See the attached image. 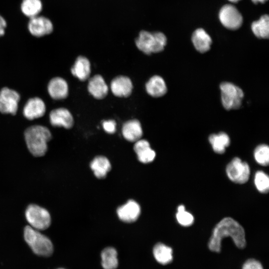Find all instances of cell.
I'll return each instance as SVG.
<instances>
[{
  "mask_svg": "<svg viewBox=\"0 0 269 269\" xmlns=\"http://www.w3.org/2000/svg\"><path fill=\"white\" fill-rule=\"evenodd\" d=\"M230 237L235 245L243 249L246 244L245 233L242 226L234 219L226 217L215 227L208 243V248L212 252L219 253L221 242L224 238Z\"/></svg>",
  "mask_w": 269,
  "mask_h": 269,
  "instance_id": "6da1fadb",
  "label": "cell"
},
{
  "mask_svg": "<svg viewBox=\"0 0 269 269\" xmlns=\"http://www.w3.org/2000/svg\"><path fill=\"white\" fill-rule=\"evenodd\" d=\"M24 136L30 153L35 157H41L47 152V143L51 139L52 134L47 127L36 125L26 129Z\"/></svg>",
  "mask_w": 269,
  "mask_h": 269,
  "instance_id": "7a4b0ae2",
  "label": "cell"
},
{
  "mask_svg": "<svg viewBox=\"0 0 269 269\" xmlns=\"http://www.w3.org/2000/svg\"><path fill=\"white\" fill-rule=\"evenodd\" d=\"M23 236L26 243L36 255L47 257L52 254L53 246L51 241L40 231L26 226Z\"/></svg>",
  "mask_w": 269,
  "mask_h": 269,
  "instance_id": "3957f363",
  "label": "cell"
},
{
  "mask_svg": "<svg viewBox=\"0 0 269 269\" xmlns=\"http://www.w3.org/2000/svg\"><path fill=\"white\" fill-rule=\"evenodd\" d=\"M166 42V37L163 33H150L145 30L139 32L135 41L137 48L147 55L161 52L164 50Z\"/></svg>",
  "mask_w": 269,
  "mask_h": 269,
  "instance_id": "277c9868",
  "label": "cell"
},
{
  "mask_svg": "<svg viewBox=\"0 0 269 269\" xmlns=\"http://www.w3.org/2000/svg\"><path fill=\"white\" fill-rule=\"evenodd\" d=\"M221 103L227 110L238 109L241 107L244 98V92L241 88L234 84L224 82L220 84Z\"/></svg>",
  "mask_w": 269,
  "mask_h": 269,
  "instance_id": "5b68a950",
  "label": "cell"
},
{
  "mask_svg": "<svg viewBox=\"0 0 269 269\" xmlns=\"http://www.w3.org/2000/svg\"><path fill=\"white\" fill-rule=\"evenodd\" d=\"M25 216L29 226L38 230H45L51 224V216L47 210L36 204L29 205L25 211Z\"/></svg>",
  "mask_w": 269,
  "mask_h": 269,
  "instance_id": "8992f818",
  "label": "cell"
},
{
  "mask_svg": "<svg viewBox=\"0 0 269 269\" xmlns=\"http://www.w3.org/2000/svg\"><path fill=\"white\" fill-rule=\"evenodd\" d=\"M226 173L229 178L236 183L243 184L249 179L250 169L248 164L236 157L234 158L226 167Z\"/></svg>",
  "mask_w": 269,
  "mask_h": 269,
  "instance_id": "52a82bcc",
  "label": "cell"
},
{
  "mask_svg": "<svg viewBox=\"0 0 269 269\" xmlns=\"http://www.w3.org/2000/svg\"><path fill=\"white\" fill-rule=\"evenodd\" d=\"M20 95L16 91L8 87L0 90V112L15 115L17 111Z\"/></svg>",
  "mask_w": 269,
  "mask_h": 269,
  "instance_id": "ba28073f",
  "label": "cell"
},
{
  "mask_svg": "<svg viewBox=\"0 0 269 269\" xmlns=\"http://www.w3.org/2000/svg\"><path fill=\"white\" fill-rule=\"evenodd\" d=\"M219 19L226 28L235 30L241 27L243 23L242 14L237 8L232 4L224 5L219 13Z\"/></svg>",
  "mask_w": 269,
  "mask_h": 269,
  "instance_id": "9c48e42d",
  "label": "cell"
},
{
  "mask_svg": "<svg viewBox=\"0 0 269 269\" xmlns=\"http://www.w3.org/2000/svg\"><path fill=\"white\" fill-rule=\"evenodd\" d=\"M27 27L30 34L37 37L49 34L53 30L51 21L45 16L39 15L30 18Z\"/></svg>",
  "mask_w": 269,
  "mask_h": 269,
  "instance_id": "30bf717a",
  "label": "cell"
},
{
  "mask_svg": "<svg viewBox=\"0 0 269 269\" xmlns=\"http://www.w3.org/2000/svg\"><path fill=\"white\" fill-rule=\"evenodd\" d=\"M140 213L141 208L139 204L133 199L128 200L125 204L119 207L117 210L119 219L127 223L136 221Z\"/></svg>",
  "mask_w": 269,
  "mask_h": 269,
  "instance_id": "8fae6325",
  "label": "cell"
},
{
  "mask_svg": "<svg viewBox=\"0 0 269 269\" xmlns=\"http://www.w3.org/2000/svg\"><path fill=\"white\" fill-rule=\"evenodd\" d=\"M46 105L42 99L39 97L29 99L25 104L22 113L28 120H33L43 117L46 112Z\"/></svg>",
  "mask_w": 269,
  "mask_h": 269,
  "instance_id": "7c38bea8",
  "label": "cell"
},
{
  "mask_svg": "<svg viewBox=\"0 0 269 269\" xmlns=\"http://www.w3.org/2000/svg\"><path fill=\"white\" fill-rule=\"evenodd\" d=\"M49 121L53 127L71 129L74 125V119L70 112L64 108L52 110L49 114Z\"/></svg>",
  "mask_w": 269,
  "mask_h": 269,
  "instance_id": "4fadbf2b",
  "label": "cell"
},
{
  "mask_svg": "<svg viewBox=\"0 0 269 269\" xmlns=\"http://www.w3.org/2000/svg\"><path fill=\"white\" fill-rule=\"evenodd\" d=\"M47 91L54 100H59L66 98L69 88L66 81L60 77L52 78L48 83Z\"/></svg>",
  "mask_w": 269,
  "mask_h": 269,
  "instance_id": "5bb4252c",
  "label": "cell"
},
{
  "mask_svg": "<svg viewBox=\"0 0 269 269\" xmlns=\"http://www.w3.org/2000/svg\"><path fill=\"white\" fill-rule=\"evenodd\" d=\"M110 88L115 96L126 98L131 95L133 85L131 80L128 77L120 75L113 79Z\"/></svg>",
  "mask_w": 269,
  "mask_h": 269,
  "instance_id": "9a60e30c",
  "label": "cell"
},
{
  "mask_svg": "<svg viewBox=\"0 0 269 269\" xmlns=\"http://www.w3.org/2000/svg\"><path fill=\"white\" fill-rule=\"evenodd\" d=\"M134 150L138 160L142 163L152 162L156 156L155 152L151 148L149 142L144 139H140L135 142Z\"/></svg>",
  "mask_w": 269,
  "mask_h": 269,
  "instance_id": "2e32d148",
  "label": "cell"
},
{
  "mask_svg": "<svg viewBox=\"0 0 269 269\" xmlns=\"http://www.w3.org/2000/svg\"><path fill=\"white\" fill-rule=\"evenodd\" d=\"M88 90L95 99H102L107 95L109 88L103 77L95 75L89 80Z\"/></svg>",
  "mask_w": 269,
  "mask_h": 269,
  "instance_id": "e0dca14e",
  "label": "cell"
},
{
  "mask_svg": "<svg viewBox=\"0 0 269 269\" xmlns=\"http://www.w3.org/2000/svg\"><path fill=\"white\" fill-rule=\"evenodd\" d=\"M143 132L141 124L138 120L132 119L125 122L122 127L124 137L129 141L135 142L140 139Z\"/></svg>",
  "mask_w": 269,
  "mask_h": 269,
  "instance_id": "ac0fdd59",
  "label": "cell"
},
{
  "mask_svg": "<svg viewBox=\"0 0 269 269\" xmlns=\"http://www.w3.org/2000/svg\"><path fill=\"white\" fill-rule=\"evenodd\" d=\"M145 89L148 95L154 98L164 96L167 90L165 81L159 75H154L148 80Z\"/></svg>",
  "mask_w": 269,
  "mask_h": 269,
  "instance_id": "d6986e66",
  "label": "cell"
},
{
  "mask_svg": "<svg viewBox=\"0 0 269 269\" xmlns=\"http://www.w3.org/2000/svg\"><path fill=\"white\" fill-rule=\"evenodd\" d=\"M72 74L82 81L87 80L91 73V64L89 60L85 57L80 56L71 69Z\"/></svg>",
  "mask_w": 269,
  "mask_h": 269,
  "instance_id": "ffe728a7",
  "label": "cell"
},
{
  "mask_svg": "<svg viewBox=\"0 0 269 269\" xmlns=\"http://www.w3.org/2000/svg\"><path fill=\"white\" fill-rule=\"evenodd\" d=\"M90 166L95 176L99 179L105 178L112 168L109 159L103 155L95 157L90 162Z\"/></svg>",
  "mask_w": 269,
  "mask_h": 269,
  "instance_id": "44dd1931",
  "label": "cell"
},
{
  "mask_svg": "<svg viewBox=\"0 0 269 269\" xmlns=\"http://www.w3.org/2000/svg\"><path fill=\"white\" fill-rule=\"evenodd\" d=\"M192 41L195 49L200 53L209 50L212 44L210 35L202 28L197 29L193 32Z\"/></svg>",
  "mask_w": 269,
  "mask_h": 269,
  "instance_id": "7402d4cb",
  "label": "cell"
},
{
  "mask_svg": "<svg viewBox=\"0 0 269 269\" xmlns=\"http://www.w3.org/2000/svg\"><path fill=\"white\" fill-rule=\"evenodd\" d=\"M153 255L159 264L165 265L173 260V251L171 247L162 243H157L153 248Z\"/></svg>",
  "mask_w": 269,
  "mask_h": 269,
  "instance_id": "603a6c76",
  "label": "cell"
},
{
  "mask_svg": "<svg viewBox=\"0 0 269 269\" xmlns=\"http://www.w3.org/2000/svg\"><path fill=\"white\" fill-rule=\"evenodd\" d=\"M209 141L213 150L219 154L223 153L230 143L229 135L224 132L213 134L209 136Z\"/></svg>",
  "mask_w": 269,
  "mask_h": 269,
  "instance_id": "cb8c5ba5",
  "label": "cell"
},
{
  "mask_svg": "<svg viewBox=\"0 0 269 269\" xmlns=\"http://www.w3.org/2000/svg\"><path fill=\"white\" fill-rule=\"evenodd\" d=\"M101 265L104 269H116L119 261L118 253L115 248L108 247L101 252Z\"/></svg>",
  "mask_w": 269,
  "mask_h": 269,
  "instance_id": "d4e9b609",
  "label": "cell"
},
{
  "mask_svg": "<svg viewBox=\"0 0 269 269\" xmlns=\"http://www.w3.org/2000/svg\"><path fill=\"white\" fill-rule=\"evenodd\" d=\"M252 30L254 34L260 38H268L269 36V17L264 15L252 24Z\"/></svg>",
  "mask_w": 269,
  "mask_h": 269,
  "instance_id": "484cf974",
  "label": "cell"
},
{
  "mask_svg": "<svg viewBox=\"0 0 269 269\" xmlns=\"http://www.w3.org/2000/svg\"><path fill=\"white\" fill-rule=\"evenodd\" d=\"M20 8L22 12L29 18L39 15L42 9L41 0H22Z\"/></svg>",
  "mask_w": 269,
  "mask_h": 269,
  "instance_id": "4316f807",
  "label": "cell"
},
{
  "mask_svg": "<svg viewBox=\"0 0 269 269\" xmlns=\"http://www.w3.org/2000/svg\"><path fill=\"white\" fill-rule=\"evenodd\" d=\"M254 157L256 161L263 166H267L269 162V147L265 144L258 145L254 151Z\"/></svg>",
  "mask_w": 269,
  "mask_h": 269,
  "instance_id": "83f0119b",
  "label": "cell"
},
{
  "mask_svg": "<svg viewBox=\"0 0 269 269\" xmlns=\"http://www.w3.org/2000/svg\"><path fill=\"white\" fill-rule=\"evenodd\" d=\"M255 184L259 191L267 193L269 189V176L263 171H257L255 176Z\"/></svg>",
  "mask_w": 269,
  "mask_h": 269,
  "instance_id": "f1b7e54d",
  "label": "cell"
},
{
  "mask_svg": "<svg viewBox=\"0 0 269 269\" xmlns=\"http://www.w3.org/2000/svg\"><path fill=\"white\" fill-rule=\"evenodd\" d=\"M176 217L178 222L183 226H189L194 222L193 215L185 210V207L183 205L178 207Z\"/></svg>",
  "mask_w": 269,
  "mask_h": 269,
  "instance_id": "f546056e",
  "label": "cell"
},
{
  "mask_svg": "<svg viewBox=\"0 0 269 269\" xmlns=\"http://www.w3.org/2000/svg\"><path fill=\"white\" fill-rule=\"evenodd\" d=\"M242 269H264V268L259 261L254 259H251L244 263Z\"/></svg>",
  "mask_w": 269,
  "mask_h": 269,
  "instance_id": "4dcf8cb0",
  "label": "cell"
},
{
  "mask_svg": "<svg viewBox=\"0 0 269 269\" xmlns=\"http://www.w3.org/2000/svg\"><path fill=\"white\" fill-rule=\"evenodd\" d=\"M105 131L109 134H114L116 131V123L113 120L105 121L102 124Z\"/></svg>",
  "mask_w": 269,
  "mask_h": 269,
  "instance_id": "1f68e13d",
  "label": "cell"
},
{
  "mask_svg": "<svg viewBox=\"0 0 269 269\" xmlns=\"http://www.w3.org/2000/svg\"><path fill=\"white\" fill-rule=\"evenodd\" d=\"M6 27V22L5 19L0 15V37L4 34Z\"/></svg>",
  "mask_w": 269,
  "mask_h": 269,
  "instance_id": "d6a6232c",
  "label": "cell"
},
{
  "mask_svg": "<svg viewBox=\"0 0 269 269\" xmlns=\"http://www.w3.org/2000/svg\"><path fill=\"white\" fill-rule=\"evenodd\" d=\"M255 3H258L259 2L264 3L268 0H252Z\"/></svg>",
  "mask_w": 269,
  "mask_h": 269,
  "instance_id": "836d02e7",
  "label": "cell"
},
{
  "mask_svg": "<svg viewBox=\"0 0 269 269\" xmlns=\"http://www.w3.org/2000/svg\"><path fill=\"white\" fill-rule=\"evenodd\" d=\"M231 2H238V1L240 0H228Z\"/></svg>",
  "mask_w": 269,
  "mask_h": 269,
  "instance_id": "e575fe53",
  "label": "cell"
},
{
  "mask_svg": "<svg viewBox=\"0 0 269 269\" xmlns=\"http://www.w3.org/2000/svg\"><path fill=\"white\" fill-rule=\"evenodd\" d=\"M64 269V268H59V269Z\"/></svg>",
  "mask_w": 269,
  "mask_h": 269,
  "instance_id": "d590c367",
  "label": "cell"
}]
</instances>
